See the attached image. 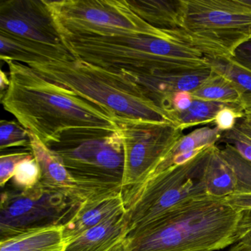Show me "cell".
<instances>
[{"mask_svg": "<svg viewBox=\"0 0 251 251\" xmlns=\"http://www.w3.org/2000/svg\"><path fill=\"white\" fill-rule=\"evenodd\" d=\"M251 248V210L240 212L236 231V243Z\"/></svg>", "mask_w": 251, "mask_h": 251, "instance_id": "obj_30", "label": "cell"}, {"mask_svg": "<svg viewBox=\"0 0 251 251\" xmlns=\"http://www.w3.org/2000/svg\"><path fill=\"white\" fill-rule=\"evenodd\" d=\"M222 134L223 132L217 127H203L196 129L189 134L183 135L160 163L156 170L177 155L216 145L217 142H220Z\"/></svg>", "mask_w": 251, "mask_h": 251, "instance_id": "obj_22", "label": "cell"}, {"mask_svg": "<svg viewBox=\"0 0 251 251\" xmlns=\"http://www.w3.org/2000/svg\"><path fill=\"white\" fill-rule=\"evenodd\" d=\"M10 86V78L3 70H0V97L3 96Z\"/></svg>", "mask_w": 251, "mask_h": 251, "instance_id": "obj_35", "label": "cell"}, {"mask_svg": "<svg viewBox=\"0 0 251 251\" xmlns=\"http://www.w3.org/2000/svg\"><path fill=\"white\" fill-rule=\"evenodd\" d=\"M237 123L251 135V107L245 110L243 118L240 119Z\"/></svg>", "mask_w": 251, "mask_h": 251, "instance_id": "obj_34", "label": "cell"}, {"mask_svg": "<svg viewBox=\"0 0 251 251\" xmlns=\"http://www.w3.org/2000/svg\"><path fill=\"white\" fill-rule=\"evenodd\" d=\"M127 2L144 21L171 33L178 42L183 25V0H130Z\"/></svg>", "mask_w": 251, "mask_h": 251, "instance_id": "obj_17", "label": "cell"}, {"mask_svg": "<svg viewBox=\"0 0 251 251\" xmlns=\"http://www.w3.org/2000/svg\"><path fill=\"white\" fill-rule=\"evenodd\" d=\"M242 1L247 5H251V0H242Z\"/></svg>", "mask_w": 251, "mask_h": 251, "instance_id": "obj_37", "label": "cell"}, {"mask_svg": "<svg viewBox=\"0 0 251 251\" xmlns=\"http://www.w3.org/2000/svg\"><path fill=\"white\" fill-rule=\"evenodd\" d=\"M31 133L19 122L2 120L0 121V149L30 148Z\"/></svg>", "mask_w": 251, "mask_h": 251, "instance_id": "obj_25", "label": "cell"}, {"mask_svg": "<svg viewBox=\"0 0 251 251\" xmlns=\"http://www.w3.org/2000/svg\"><path fill=\"white\" fill-rule=\"evenodd\" d=\"M126 212V205L122 195L80 204L73 218L64 225L66 244L68 245L89 229Z\"/></svg>", "mask_w": 251, "mask_h": 251, "instance_id": "obj_14", "label": "cell"}, {"mask_svg": "<svg viewBox=\"0 0 251 251\" xmlns=\"http://www.w3.org/2000/svg\"><path fill=\"white\" fill-rule=\"evenodd\" d=\"M0 32L67 49L45 0H6L0 3Z\"/></svg>", "mask_w": 251, "mask_h": 251, "instance_id": "obj_11", "label": "cell"}, {"mask_svg": "<svg viewBox=\"0 0 251 251\" xmlns=\"http://www.w3.org/2000/svg\"><path fill=\"white\" fill-rule=\"evenodd\" d=\"M191 94L195 100L238 105L245 111L251 107V98L242 89L214 70L211 77Z\"/></svg>", "mask_w": 251, "mask_h": 251, "instance_id": "obj_20", "label": "cell"}, {"mask_svg": "<svg viewBox=\"0 0 251 251\" xmlns=\"http://www.w3.org/2000/svg\"><path fill=\"white\" fill-rule=\"evenodd\" d=\"M123 139L125 168L123 198L127 207L160 163L183 136L176 125L117 118Z\"/></svg>", "mask_w": 251, "mask_h": 251, "instance_id": "obj_9", "label": "cell"}, {"mask_svg": "<svg viewBox=\"0 0 251 251\" xmlns=\"http://www.w3.org/2000/svg\"><path fill=\"white\" fill-rule=\"evenodd\" d=\"M40 179V170L34 155L19 163L16 167L12 180L20 190L31 189L37 186Z\"/></svg>", "mask_w": 251, "mask_h": 251, "instance_id": "obj_26", "label": "cell"}, {"mask_svg": "<svg viewBox=\"0 0 251 251\" xmlns=\"http://www.w3.org/2000/svg\"><path fill=\"white\" fill-rule=\"evenodd\" d=\"M29 67L50 81L103 107L117 118L174 124L170 114L148 99L140 86L117 72L75 58Z\"/></svg>", "mask_w": 251, "mask_h": 251, "instance_id": "obj_5", "label": "cell"}, {"mask_svg": "<svg viewBox=\"0 0 251 251\" xmlns=\"http://www.w3.org/2000/svg\"><path fill=\"white\" fill-rule=\"evenodd\" d=\"M240 212L224 199L183 202L127 236L122 251H215L236 243Z\"/></svg>", "mask_w": 251, "mask_h": 251, "instance_id": "obj_2", "label": "cell"}, {"mask_svg": "<svg viewBox=\"0 0 251 251\" xmlns=\"http://www.w3.org/2000/svg\"><path fill=\"white\" fill-rule=\"evenodd\" d=\"M61 35L108 36L139 33L176 38L152 27L130 8L127 0H62L48 1Z\"/></svg>", "mask_w": 251, "mask_h": 251, "instance_id": "obj_8", "label": "cell"}, {"mask_svg": "<svg viewBox=\"0 0 251 251\" xmlns=\"http://www.w3.org/2000/svg\"><path fill=\"white\" fill-rule=\"evenodd\" d=\"M204 180L207 195L211 198L224 199L236 192L234 172L216 145L209 148L207 154L204 166Z\"/></svg>", "mask_w": 251, "mask_h": 251, "instance_id": "obj_19", "label": "cell"}, {"mask_svg": "<svg viewBox=\"0 0 251 251\" xmlns=\"http://www.w3.org/2000/svg\"><path fill=\"white\" fill-rule=\"evenodd\" d=\"M211 147L190 161L170 167L152 176L145 183L126 209L128 236L177 205L208 196L204 166Z\"/></svg>", "mask_w": 251, "mask_h": 251, "instance_id": "obj_7", "label": "cell"}, {"mask_svg": "<svg viewBox=\"0 0 251 251\" xmlns=\"http://www.w3.org/2000/svg\"><path fill=\"white\" fill-rule=\"evenodd\" d=\"M230 58L236 64L251 71V38L241 44Z\"/></svg>", "mask_w": 251, "mask_h": 251, "instance_id": "obj_32", "label": "cell"}, {"mask_svg": "<svg viewBox=\"0 0 251 251\" xmlns=\"http://www.w3.org/2000/svg\"><path fill=\"white\" fill-rule=\"evenodd\" d=\"M74 58L67 49L43 45L0 32V59L5 63L13 61L30 66Z\"/></svg>", "mask_w": 251, "mask_h": 251, "instance_id": "obj_15", "label": "cell"}, {"mask_svg": "<svg viewBox=\"0 0 251 251\" xmlns=\"http://www.w3.org/2000/svg\"><path fill=\"white\" fill-rule=\"evenodd\" d=\"M178 42L205 56L230 57L251 37V6L242 0H183Z\"/></svg>", "mask_w": 251, "mask_h": 251, "instance_id": "obj_6", "label": "cell"}, {"mask_svg": "<svg viewBox=\"0 0 251 251\" xmlns=\"http://www.w3.org/2000/svg\"><path fill=\"white\" fill-rule=\"evenodd\" d=\"M126 212L85 231L64 251H122L128 236Z\"/></svg>", "mask_w": 251, "mask_h": 251, "instance_id": "obj_16", "label": "cell"}, {"mask_svg": "<svg viewBox=\"0 0 251 251\" xmlns=\"http://www.w3.org/2000/svg\"><path fill=\"white\" fill-rule=\"evenodd\" d=\"M225 201L236 211L251 210V193H235L224 198Z\"/></svg>", "mask_w": 251, "mask_h": 251, "instance_id": "obj_33", "label": "cell"}, {"mask_svg": "<svg viewBox=\"0 0 251 251\" xmlns=\"http://www.w3.org/2000/svg\"><path fill=\"white\" fill-rule=\"evenodd\" d=\"M213 70L236 83L251 99V71L229 57L205 56Z\"/></svg>", "mask_w": 251, "mask_h": 251, "instance_id": "obj_23", "label": "cell"}, {"mask_svg": "<svg viewBox=\"0 0 251 251\" xmlns=\"http://www.w3.org/2000/svg\"><path fill=\"white\" fill-rule=\"evenodd\" d=\"M227 251H251V248L242 244L236 243L232 245L231 248Z\"/></svg>", "mask_w": 251, "mask_h": 251, "instance_id": "obj_36", "label": "cell"}, {"mask_svg": "<svg viewBox=\"0 0 251 251\" xmlns=\"http://www.w3.org/2000/svg\"><path fill=\"white\" fill-rule=\"evenodd\" d=\"M7 64L10 86L1 102L45 145L70 129H118L117 117L103 107L45 78L29 66L13 61Z\"/></svg>", "mask_w": 251, "mask_h": 251, "instance_id": "obj_1", "label": "cell"}, {"mask_svg": "<svg viewBox=\"0 0 251 251\" xmlns=\"http://www.w3.org/2000/svg\"><path fill=\"white\" fill-rule=\"evenodd\" d=\"M64 225L26 230L0 241V251H64Z\"/></svg>", "mask_w": 251, "mask_h": 251, "instance_id": "obj_18", "label": "cell"}, {"mask_svg": "<svg viewBox=\"0 0 251 251\" xmlns=\"http://www.w3.org/2000/svg\"><path fill=\"white\" fill-rule=\"evenodd\" d=\"M193 100L190 92H176L172 96L171 100H170V111H169L170 115L172 117V114L173 113L186 111L192 105Z\"/></svg>", "mask_w": 251, "mask_h": 251, "instance_id": "obj_31", "label": "cell"}, {"mask_svg": "<svg viewBox=\"0 0 251 251\" xmlns=\"http://www.w3.org/2000/svg\"><path fill=\"white\" fill-rule=\"evenodd\" d=\"M245 116V110L239 106H226L222 108L214 118V123L220 131H229Z\"/></svg>", "mask_w": 251, "mask_h": 251, "instance_id": "obj_29", "label": "cell"}, {"mask_svg": "<svg viewBox=\"0 0 251 251\" xmlns=\"http://www.w3.org/2000/svg\"><path fill=\"white\" fill-rule=\"evenodd\" d=\"M220 152L236 176L235 193H251V161L244 158L232 145L227 144L220 149Z\"/></svg>", "mask_w": 251, "mask_h": 251, "instance_id": "obj_24", "label": "cell"}, {"mask_svg": "<svg viewBox=\"0 0 251 251\" xmlns=\"http://www.w3.org/2000/svg\"><path fill=\"white\" fill-rule=\"evenodd\" d=\"M220 142L232 145L244 158L251 161V135L238 123L232 130L223 133Z\"/></svg>", "mask_w": 251, "mask_h": 251, "instance_id": "obj_28", "label": "cell"}, {"mask_svg": "<svg viewBox=\"0 0 251 251\" xmlns=\"http://www.w3.org/2000/svg\"><path fill=\"white\" fill-rule=\"evenodd\" d=\"M47 146L75 181L79 203L123 195L125 151L118 129H70Z\"/></svg>", "mask_w": 251, "mask_h": 251, "instance_id": "obj_4", "label": "cell"}, {"mask_svg": "<svg viewBox=\"0 0 251 251\" xmlns=\"http://www.w3.org/2000/svg\"><path fill=\"white\" fill-rule=\"evenodd\" d=\"M30 148L40 170L39 184L44 189L61 194L79 203L77 185L61 158L33 134Z\"/></svg>", "mask_w": 251, "mask_h": 251, "instance_id": "obj_13", "label": "cell"}, {"mask_svg": "<svg viewBox=\"0 0 251 251\" xmlns=\"http://www.w3.org/2000/svg\"><path fill=\"white\" fill-rule=\"evenodd\" d=\"M80 205L39 184L25 190L4 191L0 202V239L31 229L65 225Z\"/></svg>", "mask_w": 251, "mask_h": 251, "instance_id": "obj_10", "label": "cell"}, {"mask_svg": "<svg viewBox=\"0 0 251 251\" xmlns=\"http://www.w3.org/2000/svg\"><path fill=\"white\" fill-rule=\"evenodd\" d=\"M31 148L1 152L0 156V186L2 188L12 178L16 167L23 160L33 155Z\"/></svg>", "mask_w": 251, "mask_h": 251, "instance_id": "obj_27", "label": "cell"}, {"mask_svg": "<svg viewBox=\"0 0 251 251\" xmlns=\"http://www.w3.org/2000/svg\"></svg>", "mask_w": 251, "mask_h": 251, "instance_id": "obj_38", "label": "cell"}, {"mask_svg": "<svg viewBox=\"0 0 251 251\" xmlns=\"http://www.w3.org/2000/svg\"><path fill=\"white\" fill-rule=\"evenodd\" d=\"M113 71L120 73L140 86L148 99L169 114L170 100L175 93L180 92L191 93L209 78L213 73L211 67L189 71L153 75H136L122 70Z\"/></svg>", "mask_w": 251, "mask_h": 251, "instance_id": "obj_12", "label": "cell"}, {"mask_svg": "<svg viewBox=\"0 0 251 251\" xmlns=\"http://www.w3.org/2000/svg\"><path fill=\"white\" fill-rule=\"evenodd\" d=\"M61 36L75 58L106 70L153 75L210 67L202 52L173 39L139 33Z\"/></svg>", "mask_w": 251, "mask_h": 251, "instance_id": "obj_3", "label": "cell"}, {"mask_svg": "<svg viewBox=\"0 0 251 251\" xmlns=\"http://www.w3.org/2000/svg\"><path fill=\"white\" fill-rule=\"evenodd\" d=\"M226 106L238 105L194 99L188 109L181 112L173 113L172 117L174 124L183 130L193 126L214 123L217 113Z\"/></svg>", "mask_w": 251, "mask_h": 251, "instance_id": "obj_21", "label": "cell"}]
</instances>
